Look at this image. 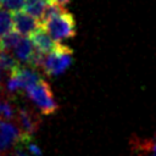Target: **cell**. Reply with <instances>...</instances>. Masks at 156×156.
Returning a JSON list of instances; mask_svg holds the SVG:
<instances>
[{
    "label": "cell",
    "mask_w": 156,
    "mask_h": 156,
    "mask_svg": "<svg viewBox=\"0 0 156 156\" xmlns=\"http://www.w3.org/2000/svg\"><path fill=\"white\" fill-rule=\"evenodd\" d=\"M13 27V15H10L7 10H0V37L5 33L12 30Z\"/></svg>",
    "instance_id": "4fadbf2b"
},
{
    "label": "cell",
    "mask_w": 156,
    "mask_h": 156,
    "mask_svg": "<svg viewBox=\"0 0 156 156\" xmlns=\"http://www.w3.org/2000/svg\"><path fill=\"white\" fill-rule=\"evenodd\" d=\"M65 11H67V10L65 9L63 5H60V4H56V2L49 1L48 5H46V7H45V10H44V13H43V16H41V18H40L39 21H40L41 24H44V23H46L49 20H51V18H54V17L61 15V13L65 12Z\"/></svg>",
    "instance_id": "8fae6325"
},
{
    "label": "cell",
    "mask_w": 156,
    "mask_h": 156,
    "mask_svg": "<svg viewBox=\"0 0 156 156\" xmlns=\"http://www.w3.org/2000/svg\"><path fill=\"white\" fill-rule=\"evenodd\" d=\"M134 149H135V147H134ZM135 150H136V155H138V156H149V155H147L146 152H144L143 150H139V149H135Z\"/></svg>",
    "instance_id": "44dd1931"
},
{
    "label": "cell",
    "mask_w": 156,
    "mask_h": 156,
    "mask_svg": "<svg viewBox=\"0 0 156 156\" xmlns=\"http://www.w3.org/2000/svg\"><path fill=\"white\" fill-rule=\"evenodd\" d=\"M1 69V68H0ZM0 82H1V72H0Z\"/></svg>",
    "instance_id": "cb8c5ba5"
},
{
    "label": "cell",
    "mask_w": 156,
    "mask_h": 156,
    "mask_svg": "<svg viewBox=\"0 0 156 156\" xmlns=\"http://www.w3.org/2000/svg\"><path fill=\"white\" fill-rule=\"evenodd\" d=\"M2 93V87H1V84H0V94Z\"/></svg>",
    "instance_id": "603a6c76"
},
{
    "label": "cell",
    "mask_w": 156,
    "mask_h": 156,
    "mask_svg": "<svg viewBox=\"0 0 156 156\" xmlns=\"http://www.w3.org/2000/svg\"><path fill=\"white\" fill-rule=\"evenodd\" d=\"M12 156H32V155L21 144H17L16 143V145H15V147L12 150Z\"/></svg>",
    "instance_id": "d6986e66"
},
{
    "label": "cell",
    "mask_w": 156,
    "mask_h": 156,
    "mask_svg": "<svg viewBox=\"0 0 156 156\" xmlns=\"http://www.w3.org/2000/svg\"><path fill=\"white\" fill-rule=\"evenodd\" d=\"M16 141L0 132V156H7L11 150H13Z\"/></svg>",
    "instance_id": "9a60e30c"
},
{
    "label": "cell",
    "mask_w": 156,
    "mask_h": 156,
    "mask_svg": "<svg viewBox=\"0 0 156 156\" xmlns=\"http://www.w3.org/2000/svg\"><path fill=\"white\" fill-rule=\"evenodd\" d=\"M44 26L48 32L51 34V37L56 40L60 41L62 39H68L73 38L77 33L76 30V20L72 13L68 11L62 12L61 15L49 20L46 23L41 24Z\"/></svg>",
    "instance_id": "3957f363"
},
{
    "label": "cell",
    "mask_w": 156,
    "mask_h": 156,
    "mask_svg": "<svg viewBox=\"0 0 156 156\" xmlns=\"http://www.w3.org/2000/svg\"><path fill=\"white\" fill-rule=\"evenodd\" d=\"M18 62L20 61L16 58V56L7 52V50H0V68L1 69L11 73L20 66Z\"/></svg>",
    "instance_id": "30bf717a"
},
{
    "label": "cell",
    "mask_w": 156,
    "mask_h": 156,
    "mask_svg": "<svg viewBox=\"0 0 156 156\" xmlns=\"http://www.w3.org/2000/svg\"><path fill=\"white\" fill-rule=\"evenodd\" d=\"M1 110H2V100H0V115H1Z\"/></svg>",
    "instance_id": "7402d4cb"
},
{
    "label": "cell",
    "mask_w": 156,
    "mask_h": 156,
    "mask_svg": "<svg viewBox=\"0 0 156 156\" xmlns=\"http://www.w3.org/2000/svg\"><path fill=\"white\" fill-rule=\"evenodd\" d=\"M17 108L10 102V100H2V110H1V116L4 119L11 121L16 118Z\"/></svg>",
    "instance_id": "ac0fdd59"
},
{
    "label": "cell",
    "mask_w": 156,
    "mask_h": 156,
    "mask_svg": "<svg viewBox=\"0 0 156 156\" xmlns=\"http://www.w3.org/2000/svg\"><path fill=\"white\" fill-rule=\"evenodd\" d=\"M49 1H52V2H56V4H60V5H67L71 0H49Z\"/></svg>",
    "instance_id": "ffe728a7"
},
{
    "label": "cell",
    "mask_w": 156,
    "mask_h": 156,
    "mask_svg": "<svg viewBox=\"0 0 156 156\" xmlns=\"http://www.w3.org/2000/svg\"><path fill=\"white\" fill-rule=\"evenodd\" d=\"M30 39L33 40L35 48H38L39 50L44 51L45 54H49L51 52L56 45L58 44V41H56L51 34L48 32V29L44 27V26H40L32 35H30Z\"/></svg>",
    "instance_id": "8992f818"
},
{
    "label": "cell",
    "mask_w": 156,
    "mask_h": 156,
    "mask_svg": "<svg viewBox=\"0 0 156 156\" xmlns=\"http://www.w3.org/2000/svg\"><path fill=\"white\" fill-rule=\"evenodd\" d=\"M73 62V51L66 45L57 44L56 48L45 56L41 69L48 77L62 74Z\"/></svg>",
    "instance_id": "7a4b0ae2"
},
{
    "label": "cell",
    "mask_w": 156,
    "mask_h": 156,
    "mask_svg": "<svg viewBox=\"0 0 156 156\" xmlns=\"http://www.w3.org/2000/svg\"><path fill=\"white\" fill-rule=\"evenodd\" d=\"M40 26H41L40 21L37 17L29 15L28 12L26 11L13 12V27L22 35L30 37Z\"/></svg>",
    "instance_id": "277c9868"
},
{
    "label": "cell",
    "mask_w": 156,
    "mask_h": 156,
    "mask_svg": "<svg viewBox=\"0 0 156 156\" xmlns=\"http://www.w3.org/2000/svg\"><path fill=\"white\" fill-rule=\"evenodd\" d=\"M22 39V34L17 30H10L0 37V50H10L13 49L18 41Z\"/></svg>",
    "instance_id": "9c48e42d"
},
{
    "label": "cell",
    "mask_w": 156,
    "mask_h": 156,
    "mask_svg": "<svg viewBox=\"0 0 156 156\" xmlns=\"http://www.w3.org/2000/svg\"><path fill=\"white\" fill-rule=\"evenodd\" d=\"M34 49H35V45H34L33 40L29 37L23 35L22 39L18 41V44L13 48V54L20 62L28 63L33 55Z\"/></svg>",
    "instance_id": "52a82bcc"
},
{
    "label": "cell",
    "mask_w": 156,
    "mask_h": 156,
    "mask_svg": "<svg viewBox=\"0 0 156 156\" xmlns=\"http://www.w3.org/2000/svg\"><path fill=\"white\" fill-rule=\"evenodd\" d=\"M24 6H26V0H2V4H1L2 9L12 12L22 11L24 10Z\"/></svg>",
    "instance_id": "e0dca14e"
},
{
    "label": "cell",
    "mask_w": 156,
    "mask_h": 156,
    "mask_svg": "<svg viewBox=\"0 0 156 156\" xmlns=\"http://www.w3.org/2000/svg\"><path fill=\"white\" fill-rule=\"evenodd\" d=\"M16 121L20 124L22 133H24V134L33 135L39 129L40 118L34 111H32L29 108L18 107L17 113H16Z\"/></svg>",
    "instance_id": "5b68a950"
},
{
    "label": "cell",
    "mask_w": 156,
    "mask_h": 156,
    "mask_svg": "<svg viewBox=\"0 0 156 156\" xmlns=\"http://www.w3.org/2000/svg\"><path fill=\"white\" fill-rule=\"evenodd\" d=\"M133 147L143 150L149 156H156V141H149V140L139 141V140H136V144L133 145Z\"/></svg>",
    "instance_id": "2e32d148"
},
{
    "label": "cell",
    "mask_w": 156,
    "mask_h": 156,
    "mask_svg": "<svg viewBox=\"0 0 156 156\" xmlns=\"http://www.w3.org/2000/svg\"><path fill=\"white\" fill-rule=\"evenodd\" d=\"M5 90L7 94H17L18 91L23 90V87H22V83L20 80V78L17 77V74L15 72H11L6 83H5Z\"/></svg>",
    "instance_id": "5bb4252c"
},
{
    "label": "cell",
    "mask_w": 156,
    "mask_h": 156,
    "mask_svg": "<svg viewBox=\"0 0 156 156\" xmlns=\"http://www.w3.org/2000/svg\"><path fill=\"white\" fill-rule=\"evenodd\" d=\"M24 93L27 94L28 99L35 105V107L39 110L41 115L49 116L57 111L58 105L54 98V94L51 91V88L49 83L45 79L38 80L35 84L28 87Z\"/></svg>",
    "instance_id": "6da1fadb"
},
{
    "label": "cell",
    "mask_w": 156,
    "mask_h": 156,
    "mask_svg": "<svg viewBox=\"0 0 156 156\" xmlns=\"http://www.w3.org/2000/svg\"><path fill=\"white\" fill-rule=\"evenodd\" d=\"M0 132H2L4 134H6L7 136H10L11 139H13L16 143L17 140L21 138L22 135V130L21 128H17L15 124H12L10 121H0Z\"/></svg>",
    "instance_id": "7c38bea8"
},
{
    "label": "cell",
    "mask_w": 156,
    "mask_h": 156,
    "mask_svg": "<svg viewBox=\"0 0 156 156\" xmlns=\"http://www.w3.org/2000/svg\"><path fill=\"white\" fill-rule=\"evenodd\" d=\"M48 2H49V0H26L24 11L28 12L29 15L37 17L38 20H40Z\"/></svg>",
    "instance_id": "ba28073f"
}]
</instances>
